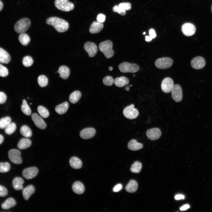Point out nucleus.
Segmentation results:
<instances>
[{"label": "nucleus", "mask_w": 212, "mask_h": 212, "mask_svg": "<svg viewBox=\"0 0 212 212\" xmlns=\"http://www.w3.org/2000/svg\"><path fill=\"white\" fill-rule=\"evenodd\" d=\"M46 23L53 26L58 32H63L68 30L69 25L64 19L57 17H51L46 20Z\"/></svg>", "instance_id": "1"}, {"label": "nucleus", "mask_w": 212, "mask_h": 212, "mask_svg": "<svg viewBox=\"0 0 212 212\" xmlns=\"http://www.w3.org/2000/svg\"><path fill=\"white\" fill-rule=\"evenodd\" d=\"M112 47V42L109 40L100 42L99 45L100 50L107 59L110 58L114 55V52Z\"/></svg>", "instance_id": "2"}, {"label": "nucleus", "mask_w": 212, "mask_h": 212, "mask_svg": "<svg viewBox=\"0 0 212 212\" xmlns=\"http://www.w3.org/2000/svg\"><path fill=\"white\" fill-rule=\"evenodd\" d=\"M31 23V21L28 18H22L15 23L14 26V29L17 33H24L29 29Z\"/></svg>", "instance_id": "3"}, {"label": "nucleus", "mask_w": 212, "mask_h": 212, "mask_svg": "<svg viewBox=\"0 0 212 212\" xmlns=\"http://www.w3.org/2000/svg\"><path fill=\"white\" fill-rule=\"evenodd\" d=\"M118 68L121 72L123 73H135L139 70V67L135 63H131L127 62H124L120 63Z\"/></svg>", "instance_id": "4"}, {"label": "nucleus", "mask_w": 212, "mask_h": 212, "mask_svg": "<svg viewBox=\"0 0 212 212\" xmlns=\"http://www.w3.org/2000/svg\"><path fill=\"white\" fill-rule=\"evenodd\" d=\"M54 4L58 9L64 11H69L74 8V4L68 0H55Z\"/></svg>", "instance_id": "5"}, {"label": "nucleus", "mask_w": 212, "mask_h": 212, "mask_svg": "<svg viewBox=\"0 0 212 212\" xmlns=\"http://www.w3.org/2000/svg\"><path fill=\"white\" fill-rule=\"evenodd\" d=\"M173 63V61L171 58L168 57H163L157 59L155 62V65L158 68L164 69L170 67Z\"/></svg>", "instance_id": "6"}, {"label": "nucleus", "mask_w": 212, "mask_h": 212, "mask_svg": "<svg viewBox=\"0 0 212 212\" xmlns=\"http://www.w3.org/2000/svg\"><path fill=\"white\" fill-rule=\"evenodd\" d=\"M134 107V105L132 104L126 107L123 110V114L127 118L133 119L136 118L138 115L139 112Z\"/></svg>", "instance_id": "7"}, {"label": "nucleus", "mask_w": 212, "mask_h": 212, "mask_svg": "<svg viewBox=\"0 0 212 212\" xmlns=\"http://www.w3.org/2000/svg\"><path fill=\"white\" fill-rule=\"evenodd\" d=\"M8 156L10 161L13 163L19 164L22 162L20 152L16 149H12L8 152Z\"/></svg>", "instance_id": "8"}, {"label": "nucleus", "mask_w": 212, "mask_h": 212, "mask_svg": "<svg viewBox=\"0 0 212 212\" xmlns=\"http://www.w3.org/2000/svg\"><path fill=\"white\" fill-rule=\"evenodd\" d=\"M171 92L172 97L175 101L179 102L181 101L183 94L181 87L180 85H174Z\"/></svg>", "instance_id": "9"}, {"label": "nucleus", "mask_w": 212, "mask_h": 212, "mask_svg": "<svg viewBox=\"0 0 212 212\" xmlns=\"http://www.w3.org/2000/svg\"><path fill=\"white\" fill-rule=\"evenodd\" d=\"M174 85L173 81L171 78L166 77L161 82V89L164 92L168 93L171 91Z\"/></svg>", "instance_id": "10"}, {"label": "nucleus", "mask_w": 212, "mask_h": 212, "mask_svg": "<svg viewBox=\"0 0 212 212\" xmlns=\"http://www.w3.org/2000/svg\"><path fill=\"white\" fill-rule=\"evenodd\" d=\"M84 47L90 57H94L97 51V46L93 42H85L84 44Z\"/></svg>", "instance_id": "11"}, {"label": "nucleus", "mask_w": 212, "mask_h": 212, "mask_svg": "<svg viewBox=\"0 0 212 212\" xmlns=\"http://www.w3.org/2000/svg\"><path fill=\"white\" fill-rule=\"evenodd\" d=\"M181 30L183 34L185 36H191L194 34L196 28L193 24L187 23L184 24L182 26Z\"/></svg>", "instance_id": "12"}, {"label": "nucleus", "mask_w": 212, "mask_h": 212, "mask_svg": "<svg viewBox=\"0 0 212 212\" xmlns=\"http://www.w3.org/2000/svg\"><path fill=\"white\" fill-rule=\"evenodd\" d=\"M38 170L37 168L33 167L27 168L23 170L22 175L24 178L27 179L33 178L37 174Z\"/></svg>", "instance_id": "13"}, {"label": "nucleus", "mask_w": 212, "mask_h": 212, "mask_svg": "<svg viewBox=\"0 0 212 212\" xmlns=\"http://www.w3.org/2000/svg\"><path fill=\"white\" fill-rule=\"evenodd\" d=\"M191 65L194 69H201L206 64L204 58L200 56H197L193 58L191 61Z\"/></svg>", "instance_id": "14"}, {"label": "nucleus", "mask_w": 212, "mask_h": 212, "mask_svg": "<svg viewBox=\"0 0 212 212\" xmlns=\"http://www.w3.org/2000/svg\"><path fill=\"white\" fill-rule=\"evenodd\" d=\"M160 130L158 128H153L148 130L146 132L147 137L151 140H156L159 138L161 135Z\"/></svg>", "instance_id": "15"}, {"label": "nucleus", "mask_w": 212, "mask_h": 212, "mask_svg": "<svg viewBox=\"0 0 212 212\" xmlns=\"http://www.w3.org/2000/svg\"><path fill=\"white\" fill-rule=\"evenodd\" d=\"M95 133L96 130L94 128L88 127L82 130L80 133V136L83 139H87L93 137Z\"/></svg>", "instance_id": "16"}, {"label": "nucleus", "mask_w": 212, "mask_h": 212, "mask_svg": "<svg viewBox=\"0 0 212 212\" xmlns=\"http://www.w3.org/2000/svg\"><path fill=\"white\" fill-rule=\"evenodd\" d=\"M32 119L35 125L41 129H45L47 125L43 119L37 113H34L32 115Z\"/></svg>", "instance_id": "17"}, {"label": "nucleus", "mask_w": 212, "mask_h": 212, "mask_svg": "<svg viewBox=\"0 0 212 212\" xmlns=\"http://www.w3.org/2000/svg\"><path fill=\"white\" fill-rule=\"evenodd\" d=\"M35 189L32 185H29L24 188L22 191V194L24 199L27 200L29 197L34 192Z\"/></svg>", "instance_id": "18"}, {"label": "nucleus", "mask_w": 212, "mask_h": 212, "mask_svg": "<svg viewBox=\"0 0 212 212\" xmlns=\"http://www.w3.org/2000/svg\"><path fill=\"white\" fill-rule=\"evenodd\" d=\"M104 25L102 23L94 21L91 25L89 32L91 34H96L99 32L103 28Z\"/></svg>", "instance_id": "19"}, {"label": "nucleus", "mask_w": 212, "mask_h": 212, "mask_svg": "<svg viewBox=\"0 0 212 212\" xmlns=\"http://www.w3.org/2000/svg\"><path fill=\"white\" fill-rule=\"evenodd\" d=\"M11 59L9 54L5 50L0 47V62L8 64Z\"/></svg>", "instance_id": "20"}, {"label": "nucleus", "mask_w": 212, "mask_h": 212, "mask_svg": "<svg viewBox=\"0 0 212 212\" xmlns=\"http://www.w3.org/2000/svg\"><path fill=\"white\" fill-rule=\"evenodd\" d=\"M129 82V79L126 77L122 76L116 78L114 81L115 85L121 87L128 84Z\"/></svg>", "instance_id": "21"}, {"label": "nucleus", "mask_w": 212, "mask_h": 212, "mask_svg": "<svg viewBox=\"0 0 212 212\" xmlns=\"http://www.w3.org/2000/svg\"><path fill=\"white\" fill-rule=\"evenodd\" d=\"M73 191L76 194H81L84 191L85 187L84 185L81 182L77 181L75 182L72 187Z\"/></svg>", "instance_id": "22"}, {"label": "nucleus", "mask_w": 212, "mask_h": 212, "mask_svg": "<svg viewBox=\"0 0 212 212\" xmlns=\"http://www.w3.org/2000/svg\"><path fill=\"white\" fill-rule=\"evenodd\" d=\"M138 185L137 181L134 180H131L125 187V190L128 192L133 193L137 190Z\"/></svg>", "instance_id": "23"}, {"label": "nucleus", "mask_w": 212, "mask_h": 212, "mask_svg": "<svg viewBox=\"0 0 212 212\" xmlns=\"http://www.w3.org/2000/svg\"><path fill=\"white\" fill-rule=\"evenodd\" d=\"M143 147V145L138 143L135 139L130 140L128 143L127 147L128 148L132 150L136 151L141 149Z\"/></svg>", "instance_id": "24"}, {"label": "nucleus", "mask_w": 212, "mask_h": 212, "mask_svg": "<svg viewBox=\"0 0 212 212\" xmlns=\"http://www.w3.org/2000/svg\"><path fill=\"white\" fill-rule=\"evenodd\" d=\"M57 72L59 74L61 78L64 80H66L68 78L70 71L69 68L63 65L59 68Z\"/></svg>", "instance_id": "25"}, {"label": "nucleus", "mask_w": 212, "mask_h": 212, "mask_svg": "<svg viewBox=\"0 0 212 212\" xmlns=\"http://www.w3.org/2000/svg\"><path fill=\"white\" fill-rule=\"evenodd\" d=\"M69 163L71 166L75 169H80L82 166V163L81 160L75 157H73L70 158L69 160Z\"/></svg>", "instance_id": "26"}, {"label": "nucleus", "mask_w": 212, "mask_h": 212, "mask_svg": "<svg viewBox=\"0 0 212 212\" xmlns=\"http://www.w3.org/2000/svg\"><path fill=\"white\" fill-rule=\"evenodd\" d=\"M24 181L21 178L19 177H15L12 181V185L14 188L16 190H22L23 184Z\"/></svg>", "instance_id": "27"}, {"label": "nucleus", "mask_w": 212, "mask_h": 212, "mask_svg": "<svg viewBox=\"0 0 212 212\" xmlns=\"http://www.w3.org/2000/svg\"><path fill=\"white\" fill-rule=\"evenodd\" d=\"M31 144V141L30 139L23 138L19 141L17 144V147L20 149H24L30 147Z\"/></svg>", "instance_id": "28"}, {"label": "nucleus", "mask_w": 212, "mask_h": 212, "mask_svg": "<svg viewBox=\"0 0 212 212\" xmlns=\"http://www.w3.org/2000/svg\"><path fill=\"white\" fill-rule=\"evenodd\" d=\"M69 106L68 102H65L57 105L55 108V110L57 113L59 114H63L67 111Z\"/></svg>", "instance_id": "29"}, {"label": "nucleus", "mask_w": 212, "mask_h": 212, "mask_svg": "<svg viewBox=\"0 0 212 212\" xmlns=\"http://www.w3.org/2000/svg\"><path fill=\"white\" fill-rule=\"evenodd\" d=\"M16 204V202L13 198H9L2 204L1 208L4 209H9L14 207Z\"/></svg>", "instance_id": "30"}, {"label": "nucleus", "mask_w": 212, "mask_h": 212, "mask_svg": "<svg viewBox=\"0 0 212 212\" xmlns=\"http://www.w3.org/2000/svg\"><path fill=\"white\" fill-rule=\"evenodd\" d=\"M82 96L81 92L79 91H75L70 95L69 99L70 102L72 104L76 103L79 100Z\"/></svg>", "instance_id": "31"}, {"label": "nucleus", "mask_w": 212, "mask_h": 212, "mask_svg": "<svg viewBox=\"0 0 212 212\" xmlns=\"http://www.w3.org/2000/svg\"><path fill=\"white\" fill-rule=\"evenodd\" d=\"M19 40L20 43L24 46L28 45L30 41L29 35L24 33H21L19 35Z\"/></svg>", "instance_id": "32"}, {"label": "nucleus", "mask_w": 212, "mask_h": 212, "mask_svg": "<svg viewBox=\"0 0 212 212\" xmlns=\"http://www.w3.org/2000/svg\"><path fill=\"white\" fill-rule=\"evenodd\" d=\"M20 131L21 134L25 137L29 138L32 136V133L31 129L26 125L22 126L21 127Z\"/></svg>", "instance_id": "33"}, {"label": "nucleus", "mask_w": 212, "mask_h": 212, "mask_svg": "<svg viewBox=\"0 0 212 212\" xmlns=\"http://www.w3.org/2000/svg\"><path fill=\"white\" fill-rule=\"evenodd\" d=\"M142 168L141 163L138 161H136L131 165L130 170L132 173H138L140 171Z\"/></svg>", "instance_id": "34"}, {"label": "nucleus", "mask_w": 212, "mask_h": 212, "mask_svg": "<svg viewBox=\"0 0 212 212\" xmlns=\"http://www.w3.org/2000/svg\"><path fill=\"white\" fill-rule=\"evenodd\" d=\"M21 109L23 113L27 115H30L31 113V110L28 105L26 100L24 99L21 106Z\"/></svg>", "instance_id": "35"}, {"label": "nucleus", "mask_w": 212, "mask_h": 212, "mask_svg": "<svg viewBox=\"0 0 212 212\" xmlns=\"http://www.w3.org/2000/svg\"><path fill=\"white\" fill-rule=\"evenodd\" d=\"M38 83L41 87L46 86L48 84V80L47 77L44 75L39 76L37 79Z\"/></svg>", "instance_id": "36"}, {"label": "nucleus", "mask_w": 212, "mask_h": 212, "mask_svg": "<svg viewBox=\"0 0 212 212\" xmlns=\"http://www.w3.org/2000/svg\"><path fill=\"white\" fill-rule=\"evenodd\" d=\"M11 119L8 116L2 118L0 119V128H5L11 123Z\"/></svg>", "instance_id": "37"}, {"label": "nucleus", "mask_w": 212, "mask_h": 212, "mask_svg": "<svg viewBox=\"0 0 212 212\" xmlns=\"http://www.w3.org/2000/svg\"><path fill=\"white\" fill-rule=\"evenodd\" d=\"M37 111L40 115L43 118H46L49 116V111L43 106H39L37 107Z\"/></svg>", "instance_id": "38"}, {"label": "nucleus", "mask_w": 212, "mask_h": 212, "mask_svg": "<svg viewBox=\"0 0 212 212\" xmlns=\"http://www.w3.org/2000/svg\"><path fill=\"white\" fill-rule=\"evenodd\" d=\"M16 129L15 124L14 122H11L5 128L4 131L6 134L11 135L15 131Z\"/></svg>", "instance_id": "39"}, {"label": "nucleus", "mask_w": 212, "mask_h": 212, "mask_svg": "<svg viewBox=\"0 0 212 212\" xmlns=\"http://www.w3.org/2000/svg\"><path fill=\"white\" fill-rule=\"evenodd\" d=\"M22 62L24 66L27 67L31 66L32 64L33 61L31 57L27 56L24 57Z\"/></svg>", "instance_id": "40"}, {"label": "nucleus", "mask_w": 212, "mask_h": 212, "mask_svg": "<svg viewBox=\"0 0 212 212\" xmlns=\"http://www.w3.org/2000/svg\"><path fill=\"white\" fill-rule=\"evenodd\" d=\"M10 169V164L8 162H0V172L6 173Z\"/></svg>", "instance_id": "41"}, {"label": "nucleus", "mask_w": 212, "mask_h": 212, "mask_svg": "<svg viewBox=\"0 0 212 212\" xmlns=\"http://www.w3.org/2000/svg\"><path fill=\"white\" fill-rule=\"evenodd\" d=\"M113 78L110 76H107L103 79V82L104 85L107 86H111L114 83Z\"/></svg>", "instance_id": "42"}, {"label": "nucleus", "mask_w": 212, "mask_h": 212, "mask_svg": "<svg viewBox=\"0 0 212 212\" xmlns=\"http://www.w3.org/2000/svg\"><path fill=\"white\" fill-rule=\"evenodd\" d=\"M113 11L117 12L122 16L125 15L126 13V10L120 8L118 6L115 5L113 8Z\"/></svg>", "instance_id": "43"}, {"label": "nucleus", "mask_w": 212, "mask_h": 212, "mask_svg": "<svg viewBox=\"0 0 212 212\" xmlns=\"http://www.w3.org/2000/svg\"><path fill=\"white\" fill-rule=\"evenodd\" d=\"M9 72L7 68L0 64V76L5 77L8 75Z\"/></svg>", "instance_id": "44"}, {"label": "nucleus", "mask_w": 212, "mask_h": 212, "mask_svg": "<svg viewBox=\"0 0 212 212\" xmlns=\"http://www.w3.org/2000/svg\"><path fill=\"white\" fill-rule=\"evenodd\" d=\"M119 6L125 10H129L131 9V4L129 2H124L120 3Z\"/></svg>", "instance_id": "45"}, {"label": "nucleus", "mask_w": 212, "mask_h": 212, "mask_svg": "<svg viewBox=\"0 0 212 212\" xmlns=\"http://www.w3.org/2000/svg\"><path fill=\"white\" fill-rule=\"evenodd\" d=\"M8 194V191L4 187L0 185V197H4Z\"/></svg>", "instance_id": "46"}, {"label": "nucleus", "mask_w": 212, "mask_h": 212, "mask_svg": "<svg viewBox=\"0 0 212 212\" xmlns=\"http://www.w3.org/2000/svg\"><path fill=\"white\" fill-rule=\"evenodd\" d=\"M106 19L105 16L102 14H99L97 16V22L100 23H103L105 21Z\"/></svg>", "instance_id": "47"}, {"label": "nucleus", "mask_w": 212, "mask_h": 212, "mask_svg": "<svg viewBox=\"0 0 212 212\" xmlns=\"http://www.w3.org/2000/svg\"><path fill=\"white\" fill-rule=\"evenodd\" d=\"M6 96L3 92H0V104L4 103L6 100Z\"/></svg>", "instance_id": "48"}, {"label": "nucleus", "mask_w": 212, "mask_h": 212, "mask_svg": "<svg viewBox=\"0 0 212 212\" xmlns=\"http://www.w3.org/2000/svg\"><path fill=\"white\" fill-rule=\"evenodd\" d=\"M122 188V186L120 184L116 185L114 188L113 191L115 192H117L120 190Z\"/></svg>", "instance_id": "49"}, {"label": "nucleus", "mask_w": 212, "mask_h": 212, "mask_svg": "<svg viewBox=\"0 0 212 212\" xmlns=\"http://www.w3.org/2000/svg\"><path fill=\"white\" fill-rule=\"evenodd\" d=\"M150 36L152 39L156 37V34L155 30L153 29H151L149 31Z\"/></svg>", "instance_id": "50"}, {"label": "nucleus", "mask_w": 212, "mask_h": 212, "mask_svg": "<svg viewBox=\"0 0 212 212\" xmlns=\"http://www.w3.org/2000/svg\"><path fill=\"white\" fill-rule=\"evenodd\" d=\"M184 198V196L182 194L177 195L175 197V198L176 200H179L181 199H183Z\"/></svg>", "instance_id": "51"}, {"label": "nucleus", "mask_w": 212, "mask_h": 212, "mask_svg": "<svg viewBox=\"0 0 212 212\" xmlns=\"http://www.w3.org/2000/svg\"><path fill=\"white\" fill-rule=\"evenodd\" d=\"M190 207V206L188 204L185 205L183 206H182L180 208V209L181 211H184L186 210Z\"/></svg>", "instance_id": "52"}, {"label": "nucleus", "mask_w": 212, "mask_h": 212, "mask_svg": "<svg viewBox=\"0 0 212 212\" xmlns=\"http://www.w3.org/2000/svg\"><path fill=\"white\" fill-rule=\"evenodd\" d=\"M145 40L147 42L150 41L153 39L152 38H151L150 36H145Z\"/></svg>", "instance_id": "53"}, {"label": "nucleus", "mask_w": 212, "mask_h": 212, "mask_svg": "<svg viewBox=\"0 0 212 212\" xmlns=\"http://www.w3.org/2000/svg\"><path fill=\"white\" fill-rule=\"evenodd\" d=\"M3 5L2 1L0 0V11L3 9Z\"/></svg>", "instance_id": "54"}, {"label": "nucleus", "mask_w": 212, "mask_h": 212, "mask_svg": "<svg viewBox=\"0 0 212 212\" xmlns=\"http://www.w3.org/2000/svg\"><path fill=\"white\" fill-rule=\"evenodd\" d=\"M4 137L3 136L0 134V144L2 143L4 140Z\"/></svg>", "instance_id": "55"}, {"label": "nucleus", "mask_w": 212, "mask_h": 212, "mask_svg": "<svg viewBox=\"0 0 212 212\" xmlns=\"http://www.w3.org/2000/svg\"><path fill=\"white\" fill-rule=\"evenodd\" d=\"M112 69H113V68L112 67H111V66L110 67H109V69L110 71H112Z\"/></svg>", "instance_id": "56"}, {"label": "nucleus", "mask_w": 212, "mask_h": 212, "mask_svg": "<svg viewBox=\"0 0 212 212\" xmlns=\"http://www.w3.org/2000/svg\"><path fill=\"white\" fill-rule=\"evenodd\" d=\"M145 32H144L143 33V34H145Z\"/></svg>", "instance_id": "57"}, {"label": "nucleus", "mask_w": 212, "mask_h": 212, "mask_svg": "<svg viewBox=\"0 0 212 212\" xmlns=\"http://www.w3.org/2000/svg\"></svg>", "instance_id": "58"}]
</instances>
